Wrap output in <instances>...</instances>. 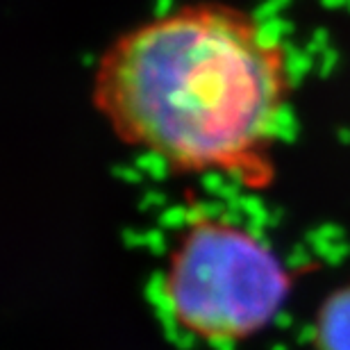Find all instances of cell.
Instances as JSON below:
<instances>
[{
	"instance_id": "6da1fadb",
	"label": "cell",
	"mask_w": 350,
	"mask_h": 350,
	"mask_svg": "<svg viewBox=\"0 0 350 350\" xmlns=\"http://www.w3.org/2000/svg\"><path fill=\"white\" fill-rule=\"evenodd\" d=\"M291 98L286 46L223 0H193L128 27L91 78L94 109L123 146L175 175H221L255 193L278 180Z\"/></svg>"
},
{
	"instance_id": "7a4b0ae2",
	"label": "cell",
	"mask_w": 350,
	"mask_h": 350,
	"mask_svg": "<svg viewBox=\"0 0 350 350\" xmlns=\"http://www.w3.org/2000/svg\"><path fill=\"white\" fill-rule=\"evenodd\" d=\"M293 289V271L257 230L230 216L196 209L152 282V303L180 350L196 339L239 344L275 325Z\"/></svg>"
},
{
	"instance_id": "3957f363",
	"label": "cell",
	"mask_w": 350,
	"mask_h": 350,
	"mask_svg": "<svg viewBox=\"0 0 350 350\" xmlns=\"http://www.w3.org/2000/svg\"><path fill=\"white\" fill-rule=\"evenodd\" d=\"M314 330L317 350H350V284L339 286L323 298Z\"/></svg>"
},
{
	"instance_id": "277c9868",
	"label": "cell",
	"mask_w": 350,
	"mask_h": 350,
	"mask_svg": "<svg viewBox=\"0 0 350 350\" xmlns=\"http://www.w3.org/2000/svg\"><path fill=\"white\" fill-rule=\"evenodd\" d=\"M273 350H284V346H275V348H273Z\"/></svg>"
}]
</instances>
